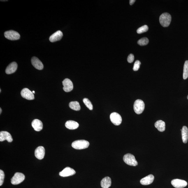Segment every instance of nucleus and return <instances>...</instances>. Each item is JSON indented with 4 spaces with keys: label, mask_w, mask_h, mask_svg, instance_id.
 <instances>
[{
    "label": "nucleus",
    "mask_w": 188,
    "mask_h": 188,
    "mask_svg": "<svg viewBox=\"0 0 188 188\" xmlns=\"http://www.w3.org/2000/svg\"><path fill=\"white\" fill-rule=\"evenodd\" d=\"M89 145V142L87 140H80L74 142L71 145L73 148L80 150L88 148Z\"/></svg>",
    "instance_id": "obj_1"
},
{
    "label": "nucleus",
    "mask_w": 188,
    "mask_h": 188,
    "mask_svg": "<svg viewBox=\"0 0 188 188\" xmlns=\"http://www.w3.org/2000/svg\"><path fill=\"white\" fill-rule=\"evenodd\" d=\"M171 20V16L168 13H163L160 17V23L164 27H168L169 26Z\"/></svg>",
    "instance_id": "obj_2"
},
{
    "label": "nucleus",
    "mask_w": 188,
    "mask_h": 188,
    "mask_svg": "<svg viewBox=\"0 0 188 188\" xmlns=\"http://www.w3.org/2000/svg\"><path fill=\"white\" fill-rule=\"evenodd\" d=\"M123 160L126 164L129 166H136L138 164L135 156L130 153L126 154L123 156Z\"/></svg>",
    "instance_id": "obj_3"
},
{
    "label": "nucleus",
    "mask_w": 188,
    "mask_h": 188,
    "mask_svg": "<svg viewBox=\"0 0 188 188\" xmlns=\"http://www.w3.org/2000/svg\"><path fill=\"white\" fill-rule=\"evenodd\" d=\"M145 103L142 100L138 99L135 101L133 106L134 111L137 114H140L143 113L144 110Z\"/></svg>",
    "instance_id": "obj_4"
},
{
    "label": "nucleus",
    "mask_w": 188,
    "mask_h": 188,
    "mask_svg": "<svg viewBox=\"0 0 188 188\" xmlns=\"http://www.w3.org/2000/svg\"><path fill=\"white\" fill-rule=\"evenodd\" d=\"M25 176L24 174L20 173H16L11 179V182L13 185H18L23 182Z\"/></svg>",
    "instance_id": "obj_5"
},
{
    "label": "nucleus",
    "mask_w": 188,
    "mask_h": 188,
    "mask_svg": "<svg viewBox=\"0 0 188 188\" xmlns=\"http://www.w3.org/2000/svg\"><path fill=\"white\" fill-rule=\"evenodd\" d=\"M5 38L8 40H18L20 39V34L17 31L10 30L6 31L4 33Z\"/></svg>",
    "instance_id": "obj_6"
},
{
    "label": "nucleus",
    "mask_w": 188,
    "mask_h": 188,
    "mask_svg": "<svg viewBox=\"0 0 188 188\" xmlns=\"http://www.w3.org/2000/svg\"><path fill=\"white\" fill-rule=\"evenodd\" d=\"M110 121L115 126H119L122 122V118L119 114L116 112H114L110 116Z\"/></svg>",
    "instance_id": "obj_7"
},
{
    "label": "nucleus",
    "mask_w": 188,
    "mask_h": 188,
    "mask_svg": "<svg viewBox=\"0 0 188 188\" xmlns=\"http://www.w3.org/2000/svg\"><path fill=\"white\" fill-rule=\"evenodd\" d=\"M21 94L23 98L27 100H32L35 98L34 94L27 88L22 89L21 92Z\"/></svg>",
    "instance_id": "obj_8"
},
{
    "label": "nucleus",
    "mask_w": 188,
    "mask_h": 188,
    "mask_svg": "<svg viewBox=\"0 0 188 188\" xmlns=\"http://www.w3.org/2000/svg\"><path fill=\"white\" fill-rule=\"evenodd\" d=\"M171 183L173 187L176 188H183L187 185V182L186 181L178 179L172 180Z\"/></svg>",
    "instance_id": "obj_9"
},
{
    "label": "nucleus",
    "mask_w": 188,
    "mask_h": 188,
    "mask_svg": "<svg viewBox=\"0 0 188 188\" xmlns=\"http://www.w3.org/2000/svg\"><path fill=\"white\" fill-rule=\"evenodd\" d=\"M63 89L65 92H69L73 89V84L71 81L68 78H66L63 81Z\"/></svg>",
    "instance_id": "obj_10"
},
{
    "label": "nucleus",
    "mask_w": 188,
    "mask_h": 188,
    "mask_svg": "<svg viewBox=\"0 0 188 188\" xmlns=\"http://www.w3.org/2000/svg\"><path fill=\"white\" fill-rule=\"evenodd\" d=\"M76 173V171L73 169L67 167L62 171L60 172L59 175L61 177H66L71 176Z\"/></svg>",
    "instance_id": "obj_11"
},
{
    "label": "nucleus",
    "mask_w": 188,
    "mask_h": 188,
    "mask_svg": "<svg viewBox=\"0 0 188 188\" xmlns=\"http://www.w3.org/2000/svg\"><path fill=\"white\" fill-rule=\"evenodd\" d=\"M6 140L9 143L13 141L11 135L7 131H2L0 132V141L3 142Z\"/></svg>",
    "instance_id": "obj_12"
},
{
    "label": "nucleus",
    "mask_w": 188,
    "mask_h": 188,
    "mask_svg": "<svg viewBox=\"0 0 188 188\" xmlns=\"http://www.w3.org/2000/svg\"><path fill=\"white\" fill-rule=\"evenodd\" d=\"M31 62L33 66L36 69L41 70L43 69L44 66L43 63L37 58L33 57L31 59Z\"/></svg>",
    "instance_id": "obj_13"
},
{
    "label": "nucleus",
    "mask_w": 188,
    "mask_h": 188,
    "mask_svg": "<svg viewBox=\"0 0 188 188\" xmlns=\"http://www.w3.org/2000/svg\"><path fill=\"white\" fill-rule=\"evenodd\" d=\"M45 154V148L43 146L38 147L35 150V156L39 160L43 159L44 157Z\"/></svg>",
    "instance_id": "obj_14"
},
{
    "label": "nucleus",
    "mask_w": 188,
    "mask_h": 188,
    "mask_svg": "<svg viewBox=\"0 0 188 188\" xmlns=\"http://www.w3.org/2000/svg\"><path fill=\"white\" fill-rule=\"evenodd\" d=\"M31 125L35 130L36 131H40L43 129V123L39 119H34L32 122Z\"/></svg>",
    "instance_id": "obj_15"
},
{
    "label": "nucleus",
    "mask_w": 188,
    "mask_h": 188,
    "mask_svg": "<svg viewBox=\"0 0 188 188\" xmlns=\"http://www.w3.org/2000/svg\"><path fill=\"white\" fill-rule=\"evenodd\" d=\"M63 36L62 33L61 31H58L51 35L49 38V40L51 42L59 41L62 38Z\"/></svg>",
    "instance_id": "obj_16"
},
{
    "label": "nucleus",
    "mask_w": 188,
    "mask_h": 188,
    "mask_svg": "<svg viewBox=\"0 0 188 188\" xmlns=\"http://www.w3.org/2000/svg\"><path fill=\"white\" fill-rule=\"evenodd\" d=\"M154 179V176L152 175H150L141 179L140 180V182L143 185H148L152 183Z\"/></svg>",
    "instance_id": "obj_17"
},
{
    "label": "nucleus",
    "mask_w": 188,
    "mask_h": 188,
    "mask_svg": "<svg viewBox=\"0 0 188 188\" xmlns=\"http://www.w3.org/2000/svg\"><path fill=\"white\" fill-rule=\"evenodd\" d=\"M17 68V65L16 62H12L7 67L5 72L8 74H12L15 72Z\"/></svg>",
    "instance_id": "obj_18"
},
{
    "label": "nucleus",
    "mask_w": 188,
    "mask_h": 188,
    "mask_svg": "<svg viewBox=\"0 0 188 188\" xmlns=\"http://www.w3.org/2000/svg\"><path fill=\"white\" fill-rule=\"evenodd\" d=\"M112 181L111 178L109 177H106L103 178L101 182V186L102 188H108L111 185Z\"/></svg>",
    "instance_id": "obj_19"
},
{
    "label": "nucleus",
    "mask_w": 188,
    "mask_h": 188,
    "mask_svg": "<svg viewBox=\"0 0 188 188\" xmlns=\"http://www.w3.org/2000/svg\"><path fill=\"white\" fill-rule=\"evenodd\" d=\"M79 125L78 123L75 121L69 120L67 121L65 126L70 130H75L78 127Z\"/></svg>",
    "instance_id": "obj_20"
},
{
    "label": "nucleus",
    "mask_w": 188,
    "mask_h": 188,
    "mask_svg": "<svg viewBox=\"0 0 188 188\" xmlns=\"http://www.w3.org/2000/svg\"><path fill=\"white\" fill-rule=\"evenodd\" d=\"M155 126L157 128L158 131L162 132L165 131L166 129V124L164 121L159 120L156 121L155 123Z\"/></svg>",
    "instance_id": "obj_21"
},
{
    "label": "nucleus",
    "mask_w": 188,
    "mask_h": 188,
    "mask_svg": "<svg viewBox=\"0 0 188 188\" xmlns=\"http://www.w3.org/2000/svg\"><path fill=\"white\" fill-rule=\"evenodd\" d=\"M182 142L184 143H187L188 140V129L187 126H183L182 129Z\"/></svg>",
    "instance_id": "obj_22"
},
{
    "label": "nucleus",
    "mask_w": 188,
    "mask_h": 188,
    "mask_svg": "<svg viewBox=\"0 0 188 188\" xmlns=\"http://www.w3.org/2000/svg\"><path fill=\"white\" fill-rule=\"evenodd\" d=\"M69 106L72 110H76V111H78L80 110V103L77 101L71 102L69 103Z\"/></svg>",
    "instance_id": "obj_23"
},
{
    "label": "nucleus",
    "mask_w": 188,
    "mask_h": 188,
    "mask_svg": "<svg viewBox=\"0 0 188 188\" xmlns=\"http://www.w3.org/2000/svg\"><path fill=\"white\" fill-rule=\"evenodd\" d=\"M188 77V61H185L184 65L183 78L184 80H186Z\"/></svg>",
    "instance_id": "obj_24"
},
{
    "label": "nucleus",
    "mask_w": 188,
    "mask_h": 188,
    "mask_svg": "<svg viewBox=\"0 0 188 188\" xmlns=\"http://www.w3.org/2000/svg\"><path fill=\"white\" fill-rule=\"evenodd\" d=\"M83 103L85 106L87 107L90 110H92L93 109V106L92 103L89 101L87 98H85L83 99Z\"/></svg>",
    "instance_id": "obj_25"
},
{
    "label": "nucleus",
    "mask_w": 188,
    "mask_h": 188,
    "mask_svg": "<svg viewBox=\"0 0 188 188\" xmlns=\"http://www.w3.org/2000/svg\"><path fill=\"white\" fill-rule=\"evenodd\" d=\"M149 43V40L146 37H144L140 39L138 41V44L140 46L147 45Z\"/></svg>",
    "instance_id": "obj_26"
},
{
    "label": "nucleus",
    "mask_w": 188,
    "mask_h": 188,
    "mask_svg": "<svg viewBox=\"0 0 188 188\" xmlns=\"http://www.w3.org/2000/svg\"><path fill=\"white\" fill-rule=\"evenodd\" d=\"M148 27L147 25H145L142 26L141 27L139 28L137 30V33L138 34H142L148 31Z\"/></svg>",
    "instance_id": "obj_27"
},
{
    "label": "nucleus",
    "mask_w": 188,
    "mask_h": 188,
    "mask_svg": "<svg viewBox=\"0 0 188 188\" xmlns=\"http://www.w3.org/2000/svg\"><path fill=\"white\" fill-rule=\"evenodd\" d=\"M141 62L139 60H137L135 62L134 66H133V70L135 71H138L140 68Z\"/></svg>",
    "instance_id": "obj_28"
},
{
    "label": "nucleus",
    "mask_w": 188,
    "mask_h": 188,
    "mask_svg": "<svg viewBox=\"0 0 188 188\" xmlns=\"http://www.w3.org/2000/svg\"><path fill=\"white\" fill-rule=\"evenodd\" d=\"M5 175L4 172L1 170H0V186H1L4 181Z\"/></svg>",
    "instance_id": "obj_29"
},
{
    "label": "nucleus",
    "mask_w": 188,
    "mask_h": 188,
    "mask_svg": "<svg viewBox=\"0 0 188 188\" xmlns=\"http://www.w3.org/2000/svg\"><path fill=\"white\" fill-rule=\"evenodd\" d=\"M134 60V56L132 54H130L128 56L127 58L128 62L130 63H132Z\"/></svg>",
    "instance_id": "obj_30"
},
{
    "label": "nucleus",
    "mask_w": 188,
    "mask_h": 188,
    "mask_svg": "<svg viewBox=\"0 0 188 188\" xmlns=\"http://www.w3.org/2000/svg\"><path fill=\"white\" fill-rule=\"evenodd\" d=\"M135 1H136L135 0H130V4L131 5H133Z\"/></svg>",
    "instance_id": "obj_31"
},
{
    "label": "nucleus",
    "mask_w": 188,
    "mask_h": 188,
    "mask_svg": "<svg viewBox=\"0 0 188 188\" xmlns=\"http://www.w3.org/2000/svg\"><path fill=\"white\" fill-rule=\"evenodd\" d=\"M1 112H2V110H1V108H0V114H1Z\"/></svg>",
    "instance_id": "obj_32"
},
{
    "label": "nucleus",
    "mask_w": 188,
    "mask_h": 188,
    "mask_svg": "<svg viewBox=\"0 0 188 188\" xmlns=\"http://www.w3.org/2000/svg\"><path fill=\"white\" fill-rule=\"evenodd\" d=\"M32 92L33 93V94H35V91H33Z\"/></svg>",
    "instance_id": "obj_33"
},
{
    "label": "nucleus",
    "mask_w": 188,
    "mask_h": 188,
    "mask_svg": "<svg viewBox=\"0 0 188 188\" xmlns=\"http://www.w3.org/2000/svg\"><path fill=\"white\" fill-rule=\"evenodd\" d=\"M1 92V89H0V92Z\"/></svg>",
    "instance_id": "obj_34"
},
{
    "label": "nucleus",
    "mask_w": 188,
    "mask_h": 188,
    "mask_svg": "<svg viewBox=\"0 0 188 188\" xmlns=\"http://www.w3.org/2000/svg\"><path fill=\"white\" fill-rule=\"evenodd\" d=\"M187 99H188V96H187Z\"/></svg>",
    "instance_id": "obj_35"
}]
</instances>
